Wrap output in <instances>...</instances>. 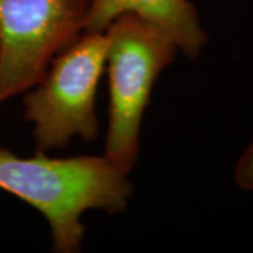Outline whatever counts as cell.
Listing matches in <instances>:
<instances>
[{
	"label": "cell",
	"instance_id": "obj_1",
	"mask_svg": "<svg viewBox=\"0 0 253 253\" xmlns=\"http://www.w3.org/2000/svg\"><path fill=\"white\" fill-rule=\"evenodd\" d=\"M126 173L106 156L52 158L36 153L25 158L0 148V189L43 214L59 253L80 251L84 211L125 210L132 192Z\"/></svg>",
	"mask_w": 253,
	"mask_h": 253
},
{
	"label": "cell",
	"instance_id": "obj_2",
	"mask_svg": "<svg viewBox=\"0 0 253 253\" xmlns=\"http://www.w3.org/2000/svg\"><path fill=\"white\" fill-rule=\"evenodd\" d=\"M109 82L106 154L129 172L138 154L141 121L160 73L173 61L177 46L153 24L134 13L118 17L104 31Z\"/></svg>",
	"mask_w": 253,
	"mask_h": 253
},
{
	"label": "cell",
	"instance_id": "obj_3",
	"mask_svg": "<svg viewBox=\"0 0 253 253\" xmlns=\"http://www.w3.org/2000/svg\"><path fill=\"white\" fill-rule=\"evenodd\" d=\"M107 50L106 32H84L27 90L24 115L33 125L36 153L65 149L77 136L86 142L96 140L100 126L95 100Z\"/></svg>",
	"mask_w": 253,
	"mask_h": 253
},
{
	"label": "cell",
	"instance_id": "obj_4",
	"mask_svg": "<svg viewBox=\"0 0 253 253\" xmlns=\"http://www.w3.org/2000/svg\"><path fill=\"white\" fill-rule=\"evenodd\" d=\"M89 0H0V96L36 86L84 32Z\"/></svg>",
	"mask_w": 253,
	"mask_h": 253
},
{
	"label": "cell",
	"instance_id": "obj_5",
	"mask_svg": "<svg viewBox=\"0 0 253 253\" xmlns=\"http://www.w3.org/2000/svg\"><path fill=\"white\" fill-rule=\"evenodd\" d=\"M125 13L153 24L189 59L197 58L207 41L196 9L188 0H89L84 32H104Z\"/></svg>",
	"mask_w": 253,
	"mask_h": 253
},
{
	"label": "cell",
	"instance_id": "obj_6",
	"mask_svg": "<svg viewBox=\"0 0 253 253\" xmlns=\"http://www.w3.org/2000/svg\"><path fill=\"white\" fill-rule=\"evenodd\" d=\"M236 183L244 190H253V143L240 156L235 170Z\"/></svg>",
	"mask_w": 253,
	"mask_h": 253
},
{
	"label": "cell",
	"instance_id": "obj_7",
	"mask_svg": "<svg viewBox=\"0 0 253 253\" xmlns=\"http://www.w3.org/2000/svg\"><path fill=\"white\" fill-rule=\"evenodd\" d=\"M1 102H2V101H1V96H0V103H1ZM0 148H2L1 144H0Z\"/></svg>",
	"mask_w": 253,
	"mask_h": 253
}]
</instances>
